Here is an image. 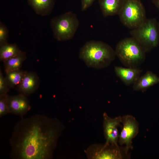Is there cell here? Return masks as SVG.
I'll return each instance as SVG.
<instances>
[{
    "label": "cell",
    "mask_w": 159,
    "mask_h": 159,
    "mask_svg": "<svg viewBox=\"0 0 159 159\" xmlns=\"http://www.w3.org/2000/svg\"><path fill=\"white\" fill-rule=\"evenodd\" d=\"M64 129L56 118L40 114L22 119L10 139V156L14 159H51Z\"/></svg>",
    "instance_id": "cell-1"
},
{
    "label": "cell",
    "mask_w": 159,
    "mask_h": 159,
    "mask_svg": "<svg viewBox=\"0 0 159 159\" xmlns=\"http://www.w3.org/2000/svg\"><path fill=\"white\" fill-rule=\"evenodd\" d=\"M115 50L108 44L91 40L86 42L80 49L79 57L87 66L100 69L108 66L115 59Z\"/></svg>",
    "instance_id": "cell-2"
},
{
    "label": "cell",
    "mask_w": 159,
    "mask_h": 159,
    "mask_svg": "<svg viewBox=\"0 0 159 159\" xmlns=\"http://www.w3.org/2000/svg\"><path fill=\"white\" fill-rule=\"evenodd\" d=\"M115 51L116 56L126 67H138L146 59V52L132 37L120 41L116 46Z\"/></svg>",
    "instance_id": "cell-3"
},
{
    "label": "cell",
    "mask_w": 159,
    "mask_h": 159,
    "mask_svg": "<svg viewBox=\"0 0 159 159\" xmlns=\"http://www.w3.org/2000/svg\"><path fill=\"white\" fill-rule=\"evenodd\" d=\"M130 33L146 53L150 52L159 44L158 21L155 18L147 19L140 26L131 30Z\"/></svg>",
    "instance_id": "cell-4"
},
{
    "label": "cell",
    "mask_w": 159,
    "mask_h": 159,
    "mask_svg": "<svg viewBox=\"0 0 159 159\" xmlns=\"http://www.w3.org/2000/svg\"><path fill=\"white\" fill-rule=\"evenodd\" d=\"M50 25L54 37L59 41H66L74 37L79 21L76 14L69 11L53 17Z\"/></svg>",
    "instance_id": "cell-5"
},
{
    "label": "cell",
    "mask_w": 159,
    "mask_h": 159,
    "mask_svg": "<svg viewBox=\"0 0 159 159\" xmlns=\"http://www.w3.org/2000/svg\"><path fill=\"white\" fill-rule=\"evenodd\" d=\"M118 15L123 24L131 30L140 26L147 19L140 0H124Z\"/></svg>",
    "instance_id": "cell-6"
},
{
    "label": "cell",
    "mask_w": 159,
    "mask_h": 159,
    "mask_svg": "<svg viewBox=\"0 0 159 159\" xmlns=\"http://www.w3.org/2000/svg\"><path fill=\"white\" fill-rule=\"evenodd\" d=\"M84 152L89 159H121L127 155L118 145L106 143L92 144Z\"/></svg>",
    "instance_id": "cell-7"
},
{
    "label": "cell",
    "mask_w": 159,
    "mask_h": 159,
    "mask_svg": "<svg viewBox=\"0 0 159 159\" xmlns=\"http://www.w3.org/2000/svg\"><path fill=\"white\" fill-rule=\"evenodd\" d=\"M122 129L119 134L118 143L125 145L124 150L127 155L129 150L133 148L132 140L139 132V124L132 116L127 115L122 117Z\"/></svg>",
    "instance_id": "cell-8"
},
{
    "label": "cell",
    "mask_w": 159,
    "mask_h": 159,
    "mask_svg": "<svg viewBox=\"0 0 159 159\" xmlns=\"http://www.w3.org/2000/svg\"><path fill=\"white\" fill-rule=\"evenodd\" d=\"M103 126L105 143L118 145L119 136L118 128L121 126L122 117H110L106 112L103 113Z\"/></svg>",
    "instance_id": "cell-9"
},
{
    "label": "cell",
    "mask_w": 159,
    "mask_h": 159,
    "mask_svg": "<svg viewBox=\"0 0 159 159\" xmlns=\"http://www.w3.org/2000/svg\"><path fill=\"white\" fill-rule=\"evenodd\" d=\"M8 105L9 113L24 116L31 109V106L27 97L22 94L9 96Z\"/></svg>",
    "instance_id": "cell-10"
},
{
    "label": "cell",
    "mask_w": 159,
    "mask_h": 159,
    "mask_svg": "<svg viewBox=\"0 0 159 159\" xmlns=\"http://www.w3.org/2000/svg\"><path fill=\"white\" fill-rule=\"evenodd\" d=\"M39 83V78L36 73L27 72L16 89L19 94L27 97L37 90Z\"/></svg>",
    "instance_id": "cell-11"
},
{
    "label": "cell",
    "mask_w": 159,
    "mask_h": 159,
    "mask_svg": "<svg viewBox=\"0 0 159 159\" xmlns=\"http://www.w3.org/2000/svg\"><path fill=\"white\" fill-rule=\"evenodd\" d=\"M116 75L127 86L133 85L140 77L142 70L138 67H124L115 66Z\"/></svg>",
    "instance_id": "cell-12"
},
{
    "label": "cell",
    "mask_w": 159,
    "mask_h": 159,
    "mask_svg": "<svg viewBox=\"0 0 159 159\" xmlns=\"http://www.w3.org/2000/svg\"><path fill=\"white\" fill-rule=\"evenodd\" d=\"M159 83V77L153 72L148 71L140 76L133 85L135 91L144 92L150 87Z\"/></svg>",
    "instance_id": "cell-13"
},
{
    "label": "cell",
    "mask_w": 159,
    "mask_h": 159,
    "mask_svg": "<svg viewBox=\"0 0 159 159\" xmlns=\"http://www.w3.org/2000/svg\"><path fill=\"white\" fill-rule=\"evenodd\" d=\"M29 5L37 14L44 16L52 11L54 0H27Z\"/></svg>",
    "instance_id": "cell-14"
},
{
    "label": "cell",
    "mask_w": 159,
    "mask_h": 159,
    "mask_svg": "<svg viewBox=\"0 0 159 159\" xmlns=\"http://www.w3.org/2000/svg\"><path fill=\"white\" fill-rule=\"evenodd\" d=\"M124 0H99L100 6L105 17L118 15Z\"/></svg>",
    "instance_id": "cell-15"
},
{
    "label": "cell",
    "mask_w": 159,
    "mask_h": 159,
    "mask_svg": "<svg viewBox=\"0 0 159 159\" xmlns=\"http://www.w3.org/2000/svg\"><path fill=\"white\" fill-rule=\"evenodd\" d=\"M26 58V53L22 51L17 55L4 62L5 72L20 69Z\"/></svg>",
    "instance_id": "cell-16"
},
{
    "label": "cell",
    "mask_w": 159,
    "mask_h": 159,
    "mask_svg": "<svg viewBox=\"0 0 159 159\" xmlns=\"http://www.w3.org/2000/svg\"><path fill=\"white\" fill-rule=\"evenodd\" d=\"M22 51L15 44L7 43L0 46V60L3 63L19 54Z\"/></svg>",
    "instance_id": "cell-17"
},
{
    "label": "cell",
    "mask_w": 159,
    "mask_h": 159,
    "mask_svg": "<svg viewBox=\"0 0 159 159\" xmlns=\"http://www.w3.org/2000/svg\"><path fill=\"white\" fill-rule=\"evenodd\" d=\"M27 72L19 69L5 72V77L10 88L16 87Z\"/></svg>",
    "instance_id": "cell-18"
},
{
    "label": "cell",
    "mask_w": 159,
    "mask_h": 159,
    "mask_svg": "<svg viewBox=\"0 0 159 159\" xmlns=\"http://www.w3.org/2000/svg\"><path fill=\"white\" fill-rule=\"evenodd\" d=\"M8 94L0 96V117L9 113L8 105Z\"/></svg>",
    "instance_id": "cell-19"
},
{
    "label": "cell",
    "mask_w": 159,
    "mask_h": 159,
    "mask_svg": "<svg viewBox=\"0 0 159 159\" xmlns=\"http://www.w3.org/2000/svg\"><path fill=\"white\" fill-rule=\"evenodd\" d=\"M10 88L1 69L0 70V96L7 94Z\"/></svg>",
    "instance_id": "cell-20"
},
{
    "label": "cell",
    "mask_w": 159,
    "mask_h": 159,
    "mask_svg": "<svg viewBox=\"0 0 159 159\" xmlns=\"http://www.w3.org/2000/svg\"><path fill=\"white\" fill-rule=\"evenodd\" d=\"M9 31L6 26L1 22H0V46L7 44Z\"/></svg>",
    "instance_id": "cell-21"
},
{
    "label": "cell",
    "mask_w": 159,
    "mask_h": 159,
    "mask_svg": "<svg viewBox=\"0 0 159 159\" xmlns=\"http://www.w3.org/2000/svg\"><path fill=\"white\" fill-rule=\"evenodd\" d=\"M95 0H81V9L84 11L90 7Z\"/></svg>",
    "instance_id": "cell-22"
},
{
    "label": "cell",
    "mask_w": 159,
    "mask_h": 159,
    "mask_svg": "<svg viewBox=\"0 0 159 159\" xmlns=\"http://www.w3.org/2000/svg\"><path fill=\"white\" fill-rule=\"evenodd\" d=\"M152 2L159 11V0H152Z\"/></svg>",
    "instance_id": "cell-23"
},
{
    "label": "cell",
    "mask_w": 159,
    "mask_h": 159,
    "mask_svg": "<svg viewBox=\"0 0 159 159\" xmlns=\"http://www.w3.org/2000/svg\"><path fill=\"white\" fill-rule=\"evenodd\" d=\"M158 28H159V21H158Z\"/></svg>",
    "instance_id": "cell-24"
}]
</instances>
